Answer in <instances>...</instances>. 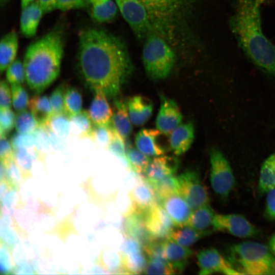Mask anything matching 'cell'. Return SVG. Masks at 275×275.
<instances>
[{
  "mask_svg": "<svg viewBox=\"0 0 275 275\" xmlns=\"http://www.w3.org/2000/svg\"><path fill=\"white\" fill-rule=\"evenodd\" d=\"M76 65L85 84L108 98L115 97L130 75L132 64L127 47L102 29L87 27L78 33Z\"/></svg>",
  "mask_w": 275,
  "mask_h": 275,
  "instance_id": "obj_1",
  "label": "cell"
},
{
  "mask_svg": "<svg viewBox=\"0 0 275 275\" xmlns=\"http://www.w3.org/2000/svg\"><path fill=\"white\" fill-rule=\"evenodd\" d=\"M230 28L249 59L275 78V46L263 33L260 8L254 0H235Z\"/></svg>",
  "mask_w": 275,
  "mask_h": 275,
  "instance_id": "obj_2",
  "label": "cell"
},
{
  "mask_svg": "<svg viewBox=\"0 0 275 275\" xmlns=\"http://www.w3.org/2000/svg\"><path fill=\"white\" fill-rule=\"evenodd\" d=\"M64 49V33L58 27L27 48L23 63L26 81L36 94L42 93L58 77Z\"/></svg>",
  "mask_w": 275,
  "mask_h": 275,
  "instance_id": "obj_3",
  "label": "cell"
},
{
  "mask_svg": "<svg viewBox=\"0 0 275 275\" xmlns=\"http://www.w3.org/2000/svg\"><path fill=\"white\" fill-rule=\"evenodd\" d=\"M227 259L240 274H275V256L262 243L244 241L229 245Z\"/></svg>",
  "mask_w": 275,
  "mask_h": 275,
  "instance_id": "obj_4",
  "label": "cell"
},
{
  "mask_svg": "<svg viewBox=\"0 0 275 275\" xmlns=\"http://www.w3.org/2000/svg\"><path fill=\"white\" fill-rule=\"evenodd\" d=\"M142 58L148 75L154 79H161L170 74L175 54L162 36L152 33L146 39Z\"/></svg>",
  "mask_w": 275,
  "mask_h": 275,
  "instance_id": "obj_5",
  "label": "cell"
},
{
  "mask_svg": "<svg viewBox=\"0 0 275 275\" xmlns=\"http://www.w3.org/2000/svg\"><path fill=\"white\" fill-rule=\"evenodd\" d=\"M210 181L214 193L222 200L228 198L235 184V178L230 164L218 149L210 153Z\"/></svg>",
  "mask_w": 275,
  "mask_h": 275,
  "instance_id": "obj_6",
  "label": "cell"
},
{
  "mask_svg": "<svg viewBox=\"0 0 275 275\" xmlns=\"http://www.w3.org/2000/svg\"><path fill=\"white\" fill-rule=\"evenodd\" d=\"M120 12L136 37L146 39L154 30L148 11L140 0H115Z\"/></svg>",
  "mask_w": 275,
  "mask_h": 275,
  "instance_id": "obj_7",
  "label": "cell"
},
{
  "mask_svg": "<svg viewBox=\"0 0 275 275\" xmlns=\"http://www.w3.org/2000/svg\"><path fill=\"white\" fill-rule=\"evenodd\" d=\"M146 8L154 30L160 35L166 34L168 29L183 0H140Z\"/></svg>",
  "mask_w": 275,
  "mask_h": 275,
  "instance_id": "obj_8",
  "label": "cell"
},
{
  "mask_svg": "<svg viewBox=\"0 0 275 275\" xmlns=\"http://www.w3.org/2000/svg\"><path fill=\"white\" fill-rule=\"evenodd\" d=\"M177 179L178 194L192 210L209 204L208 193L197 172L187 171L179 175Z\"/></svg>",
  "mask_w": 275,
  "mask_h": 275,
  "instance_id": "obj_9",
  "label": "cell"
},
{
  "mask_svg": "<svg viewBox=\"0 0 275 275\" xmlns=\"http://www.w3.org/2000/svg\"><path fill=\"white\" fill-rule=\"evenodd\" d=\"M213 231L227 233L240 238L256 236L259 230L243 215L239 214H216L213 223Z\"/></svg>",
  "mask_w": 275,
  "mask_h": 275,
  "instance_id": "obj_10",
  "label": "cell"
},
{
  "mask_svg": "<svg viewBox=\"0 0 275 275\" xmlns=\"http://www.w3.org/2000/svg\"><path fill=\"white\" fill-rule=\"evenodd\" d=\"M198 264L199 268V274L207 275L214 273H222L225 274H240L214 248L204 249L197 254Z\"/></svg>",
  "mask_w": 275,
  "mask_h": 275,
  "instance_id": "obj_11",
  "label": "cell"
},
{
  "mask_svg": "<svg viewBox=\"0 0 275 275\" xmlns=\"http://www.w3.org/2000/svg\"><path fill=\"white\" fill-rule=\"evenodd\" d=\"M147 230L152 239L164 240L169 238L175 225L162 206L155 204L146 217Z\"/></svg>",
  "mask_w": 275,
  "mask_h": 275,
  "instance_id": "obj_12",
  "label": "cell"
},
{
  "mask_svg": "<svg viewBox=\"0 0 275 275\" xmlns=\"http://www.w3.org/2000/svg\"><path fill=\"white\" fill-rule=\"evenodd\" d=\"M182 115L173 99L160 95V106L156 119V127L165 135L171 132L180 125Z\"/></svg>",
  "mask_w": 275,
  "mask_h": 275,
  "instance_id": "obj_13",
  "label": "cell"
},
{
  "mask_svg": "<svg viewBox=\"0 0 275 275\" xmlns=\"http://www.w3.org/2000/svg\"><path fill=\"white\" fill-rule=\"evenodd\" d=\"M148 211L129 209L125 214L123 224V232L126 237L139 241L143 246L152 240L146 223Z\"/></svg>",
  "mask_w": 275,
  "mask_h": 275,
  "instance_id": "obj_14",
  "label": "cell"
},
{
  "mask_svg": "<svg viewBox=\"0 0 275 275\" xmlns=\"http://www.w3.org/2000/svg\"><path fill=\"white\" fill-rule=\"evenodd\" d=\"M163 253L165 259L176 274L184 271L194 252L187 247L168 239L163 241Z\"/></svg>",
  "mask_w": 275,
  "mask_h": 275,
  "instance_id": "obj_15",
  "label": "cell"
},
{
  "mask_svg": "<svg viewBox=\"0 0 275 275\" xmlns=\"http://www.w3.org/2000/svg\"><path fill=\"white\" fill-rule=\"evenodd\" d=\"M160 201V204L172 218L175 226L187 224L193 210L179 194L168 196Z\"/></svg>",
  "mask_w": 275,
  "mask_h": 275,
  "instance_id": "obj_16",
  "label": "cell"
},
{
  "mask_svg": "<svg viewBox=\"0 0 275 275\" xmlns=\"http://www.w3.org/2000/svg\"><path fill=\"white\" fill-rule=\"evenodd\" d=\"M128 196L131 202L130 208L138 211H148L158 203L156 194L145 179L134 185Z\"/></svg>",
  "mask_w": 275,
  "mask_h": 275,
  "instance_id": "obj_17",
  "label": "cell"
},
{
  "mask_svg": "<svg viewBox=\"0 0 275 275\" xmlns=\"http://www.w3.org/2000/svg\"><path fill=\"white\" fill-rule=\"evenodd\" d=\"M161 133L157 129L141 130L135 136L136 148L149 156L163 155L166 149L159 141Z\"/></svg>",
  "mask_w": 275,
  "mask_h": 275,
  "instance_id": "obj_18",
  "label": "cell"
},
{
  "mask_svg": "<svg viewBox=\"0 0 275 275\" xmlns=\"http://www.w3.org/2000/svg\"><path fill=\"white\" fill-rule=\"evenodd\" d=\"M94 93L95 95L88 111L93 124L98 126H111L113 113L107 97L101 90L96 91Z\"/></svg>",
  "mask_w": 275,
  "mask_h": 275,
  "instance_id": "obj_19",
  "label": "cell"
},
{
  "mask_svg": "<svg viewBox=\"0 0 275 275\" xmlns=\"http://www.w3.org/2000/svg\"><path fill=\"white\" fill-rule=\"evenodd\" d=\"M178 159L171 156L161 155L151 159L145 173V179L159 180L173 175L179 168Z\"/></svg>",
  "mask_w": 275,
  "mask_h": 275,
  "instance_id": "obj_20",
  "label": "cell"
},
{
  "mask_svg": "<svg viewBox=\"0 0 275 275\" xmlns=\"http://www.w3.org/2000/svg\"><path fill=\"white\" fill-rule=\"evenodd\" d=\"M194 126L192 122L180 124L170 134V146L176 155L186 152L190 147L195 136Z\"/></svg>",
  "mask_w": 275,
  "mask_h": 275,
  "instance_id": "obj_21",
  "label": "cell"
},
{
  "mask_svg": "<svg viewBox=\"0 0 275 275\" xmlns=\"http://www.w3.org/2000/svg\"><path fill=\"white\" fill-rule=\"evenodd\" d=\"M44 12L36 0L22 9L20 18L21 34L29 38L34 37Z\"/></svg>",
  "mask_w": 275,
  "mask_h": 275,
  "instance_id": "obj_22",
  "label": "cell"
},
{
  "mask_svg": "<svg viewBox=\"0 0 275 275\" xmlns=\"http://www.w3.org/2000/svg\"><path fill=\"white\" fill-rule=\"evenodd\" d=\"M128 111L132 123L141 126L150 118L153 111V104L147 98L137 95L127 101Z\"/></svg>",
  "mask_w": 275,
  "mask_h": 275,
  "instance_id": "obj_23",
  "label": "cell"
},
{
  "mask_svg": "<svg viewBox=\"0 0 275 275\" xmlns=\"http://www.w3.org/2000/svg\"><path fill=\"white\" fill-rule=\"evenodd\" d=\"M18 48L16 32L12 30L5 35L0 42V72L2 73L15 60Z\"/></svg>",
  "mask_w": 275,
  "mask_h": 275,
  "instance_id": "obj_24",
  "label": "cell"
},
{
  "mask_svg": "<svg viewBox=\"0 0 275 275\" xmlns=\"http://www.w3.org/2000/svg\"><path fill=\"white\" fill-rule=\"evenodd\" d=\"M215 214L209 204L202 206L193 210L187 224L199 231L212 234Z\"/></svg>",
  "mask_w": 275,
  "mask_h": 275,
  "instance_id": "obj_25",
  "label": "cell"
},
{
  "mask_svg": "<svg viewBox=\"0 0 275 275\" xmlns=\"http://www.w3.org/2000/svg\"><path fill=\"white\" fill-rule=\"evenodd\" d=\"M115 109L112 119L113 127L124 139H127L132 132V122L127 107V102L122 100L115 101Z\"/></svg>",
  "mask_w": 275,
  "mask_h": 275,
  "instance_id": "obj_26",
  "label": "cell"
},
{
  "mask_svg": "<svg viewBox=\"0 0 275 275\" xmlns=\"http://www.w3.org/2000/svg\"><path fill=\"white\" fill-rule=\"evenodd\" d=\"M91 16L98 22L113 20L117 13V4L112 0H86Z\"/></svg>",
  "mask_w": 275,
  "mask_h": 275,
  "instance_id": "obj_27",
  "label": "cell"
},
{
  "mask_svg": "<svg viewBox=\"0 0 275 275\" xmlns=\"http://www.w3.org/2000/svg\"><path fill=\"white\" fill-rule=\"evenodd\" d=\"M210 234L211 233L199 231L187 224L175 226L172 230L169 239L182 246L188 247Z\"/></svg>",
  "mask_w": 275,
  "mask_h": 275,
  "instance_id": "obj_28",
  "label": "cell"
},
{
  "mask_svg": "<svg viewBox=\"0 0 275 275\" xmlns=\"http://www.w3.org/2000/svg\"><path fill=\"white\" fill-rule=\"evenodd\" d=\"M38 95L30 99L28 107L40 127H46L52 115V111L47 96Z\"/></svg>",
  "mask_w": 275,
  "mask_h": 275,
  "instance_id": "obj_29",
  "label": "cell"
},
{
  "mask_svg": "<svg viewBox=\"0 0 275 275\" xmlns=\"http://www.w3.org/2000/svg\"><path fill=\"white\" fill-rule=\"evenodd\" d=\"M275 187V152L269 155L261 167L258 194L262 196Z\"/></svg>",
  "mask_w": 275,
  "mask_h": 275,
  "instance_id": "obj_30",
  "label": "cell"
},
{
  "mask_svg": "<svg viewBox=\"0 0 275 275\" xmlns=\"http://www.w3.org/2000/svg\"><path fill=\"white\" fill-rule=\"evenodd\" d=\"M145 180L153 188L160 201L170 195L178 194L179 183L177 177L171 175L159 180L145 178Z\"/></svg>",
  "mask_w": 275,
  "mask_h": 275,
  "instance_id": "obj_31",
  "label": "cell"
},
{
  "mask_svg": "<svg viewBox=\"0 0 275 275\" xmlns=\"http://www.w3.org/2000/svg\"><path fill=\"white\" fill-rule=\"evenodd\" d=\"M82 99L80 91L76 88H66L64 97L65 114L69 118L81 111Z\"/></svg>",
  "mask_w": 275,
  "mask_h": 275,
  "instance_id": "obj_32",
  "label": "cell"
},
{
  "mask_svg": "<svg viewBox=\"0 0 275 275\" xmlns=\"http://www.w3.org/2000/svg\"><path fill=\"white\" fill-rule=\"evenodd\" d=\"M137 148H129L126 151L127 167L134 173L145 174L151 159Z\"/></svg>",
  "mask_w": 275,
  "mask_h": 275,
  "instance_id": "obj_33",
  "label": "cell"
},
{
  "mask_svg": "<svg viewBox=\"0 0 275 275\" xmlns=\"http://www.w3.org/2000/svg\"><path fill=\"white\" fill-rule=\"evenodd\" d=\"M70 126L74 128L75 134L80 138H90L94 124L88 111L82 110L70 118Z\"/></svg>",
  "mask_w": 275,
  "mask_h": 275,
  "instance_id": "obj_34",
  "label": "cell"
},
{
  "mask_svg": "<svg viewBox=\"0 0 275 275\" xmlns=\"http://www.w3.org/2000/svg\"><path fill=\"white\" fill-rule=\"evenodd\" d=\"M121 253L126 274L143 273L148 259L142 252L130 254Z\"/></svg>",
  "mask_w": 275,
  "mask_h": 275,
  "instance_id": "obj_35",
  "label": "cell"
},
{
  "mask_svg": "<svg viewBox=\"0 0 275 275\" xmlns=\"http://www.w3.org/2000/svg\"><path fill=\"white\" fill-rule=\"evenodd\" d=\"M39 127L38 123L31 112L25 110L17 113L15 116V128L17 132L33 134Z\"/></svg>",
  "mask_w": 275,
  "mask_h": 275,
  "instance_id": "obj_36",
  "label": "cell"
},
{
  "mask_svg": "<svg viewBox=\"0 0 275 275\" xmlns=\"http://www.w3.org/2000/svg\"><path fill=\"white\" fill-rule=\"evenodd\" d=\"M46 127L61 138L67 136L70 128V118L65 114L52 115Z\"/></svg>",
  "mask_w": 275,
  "mask_h": 275,
  "instance_id": "obj_37",
  "label": "cell"
},
{
  "mask_svg": "<svg viewBox=\"0 0 275 275\" xmlns=\"http://www.w3.org/2000/svg\"><path fill=\"white\" fill-rule=\"evenodd\" d=\"M114 127L94 125L90 139L99 148L107 149L111 140Z\"/></svg>",
  "mask_w": 275,
  "mask_h": 275,
  "instance_id": "obj_38",
  "label": "cell"
},
{
  "mask_svg": "<svg viewBox=\"0 0 275 275\" xmlns=\"http://www.w3.org/2000/svg\"><path fill=\"white\" fill-rule=\"evenodd\" d=\"M12 104L18 113L26 110L29 99L28 93L21 84H11Z\"/></svg>",
  "mask_w": 275,
  "mask_h": 275,
  "instance_id": "obj_39",
  "label": "cell"
},
{
  "mask_svg": "<svg viewBox=\"0 0 275 275\" xmlns=\"http://www.w3.org/2000/svg\"><path fill=\"white\" fill-rule=\"evenodd\" d=\"M143 272L146 274H174V271L164 259L147 258Z\"/></svg>",
  "mask_w": 275,
  "mask_h": 275,
  "instance_id": "obj_40",
  "label": "cell"
},
{
  "mask_svg": "<svg viewBox=\"0 0 275 275\" xmlns=\"http://www.w3.org/2000/svg\"><path fill=\"white\" fill-rule=\"evenodd\" d=\"M7 81L11 84H22L26 80L23 63L19 59L15 60L6 69Z\"/></svg>",
  "mask_w": 275,
  "mask_h": 275,
  "instance_id": "obj_41",
  "label": "cell"
},
{
  "mask_svg": "<svg viewBox=\"0 0 275 275\" xmlns=\"http://www.w3.org/2000/svg\"><path fill=\"white\" fill-rule=\"evenodd\" d=\"M124 140L114 128L113 135L107 149L111 153L123 160L127 166Z\"/></svg>",
  "mask_w": 275,
  "mask_h": 275,
  "instance_id": "obj_42",
  "label": "cell"
},
{
  "mask_svg": "<svg viewBox=\"0 0 275 275\" xmlns=\"http://www.w3.org/2000/svg\"><path fill=\"white\" fill-rule=\"evenodd\" d=\"M66 87L64 84L58 86L50 95L49 101L52 115L65 114L64 97Z\"/></svg>",
  "mask_w": 275,
  "mask_h": 275,
  "instance_id": "obj_43",
  "label": "cell"
},
{
  "mask_svg": "<svg viewBox=\"0 0 275 275\" xmlns=\"http://www.w3.org/2000/svg\"><path fill=\"white\" fill-rule=\"evenodd\" d=\"M14 150L19 148L32 149L36 145V138L33 134H22L17 132L11 138Z\"/></svg>",
  "mask_w": 275,
  "mask_h": 275,
  "instance_id": "obj_44",
  "label": "cell"
},
{
  "mask_svg": "<svg viewBox=\"0 0 275 275\" xmlns=\"http://www.w3.org/2000/svg\"><path fill=\"white\" fill-rule=\"evenodd\" d=\"M0 109V134L6 136L15 127V116L10 108Z\"/></svg>",
  "mask_w": 275,
  "mask_h": 275,
  "instance_id": "obj_45",
  "label": "cell"
},
{
  "mask_svg": "<svg viewBox=\"0 0 275 275\" xmlns=\"http://www.w3.org/2000/svg\"><path fill=\"white\" fill-rule=\"evenodd\" d=\"M14 160L22 171L29 172L31 170L32 156L27 149L19 148L15 150Z\"/></svg>",
  "mask_w": 275,
  "mask_h": 275,
  "instance_id": "obj_46",
  "label": "cell"
},
{
  "mask_svg": "<svg viewBox=\"0 0 275 275\" xmlns=\"http://www.w3.org/2000/svg\"><path fill=\"white\" fill-rule=\"evenodd\" d=\"M0 156L4 164L14 160V150L5 135L1 136Z\"/></svg>",
  "mask_w": 275,
  "mask_h": 275,
  "instance_id": "obj_47",
  "label": "cell"
},
{
  "mask_svg": "<svg viewBox=\"0 0 275 275\" xmlns=\"http://www.w3.org/2000/svg\"><path fill=\"white\" fill-rule=\"evenodd\" d=\"M11 90L6 81L2 80L0 84V109L11 108Z\"/></svg>",
  "mask_w": 275,
  "mask_h": 275,
  "instance_id": "obj_48",
  "label": "cell"
},
{
  "mask_svg": "<svg viewBox=\"0 0 275 275\" xmlns=\"http://www.w3.org/2000/svg\"><path fill=\"white\" fill-rule=\"evenodd\" d=\"M86 0H57V9L65 12L86 7Z\"/></svg>",
  "mask_w": 275,
  "mask_h": 275,
  "instance_id": "obj_49",
  "label": "cell"
},
{
  "mask_svg": "<svg viewBox=\"0 0 275 275\" xmlns=\"http://www.w3.org/2000/svg\"><path fill=\"white\" fill-rule=\"evenodd\" d=\"M265 214L269 219L275 221V187L266 193Z\"/></svg>",
  "mask_w": 275,
  "mask_h": 275,
  "instance_id": "obj_50",
  "label": "cell"
},
{
  "mask_svg": "<svg viewBox=\"0 0 275 275\" xmlns=\"http://www.w3.org/2000/svg\"><path fill=\"white\" fill-rule=\"evenodd\" d=\"M143 246L139 241L131 238H126L123 244L122 253L130 254L142 252Z\"/></svg>",
  "mask_w": 275,
  "mask_h": 275,
  "instance_id": "obj_51",
  "label": "cell"
},
{
  "mask_svg": "<svg viewBox=\"0 0 275 275\" xmlns=\"http://www.w3.org/2000/svg\"><path fill=\"white\" fill-rule=\"evenodd\" d=\"M44 13L57 9V0H37Z\"/></svg>",
  "mask_w": 275,
  "mask_h": 275,
  "instance_id": "obj_52",
  "label": "cell"
},
{
  "mask_svg": "<svg viewBox=\"0 0 275 275\" xmlns=\"http://www.w3.org/2000/svg\"><path fill=\"white\" fill-rule=\"evenodd\" d=\"M268 247L271 253L275 256V233L270 237Z\"/></svg>",
  "mask_w": 275,
  "mask_h": 275,
  "instance_id": "obj_53",
  "label": "cell"
},
{
  "mask_svg": "<svg viewBox=\"0 0 275 275\" xmlns=\"http://www.w3.org/2000/svg\"><path fill=\"white\" fill-rule=\"evenodd\" d=\"M36 0H20L21 9L26 7Z\"/></svg>",
  "mask_w": 275,
  "mask_h": 275,
  "instance_id": "obj_54",
  "label": "cell"
},
{
  "mask_svg": "<svg viewBox=\"0 0 275 275\" xmlns=\"http://www.w3.org/2000/svg\"><path fill=\"white\" fill-rule=\"evenodd\" d=\"M255 6L256 7L260 8V6L264 4L267 0H254Z\"/></svg>",
  "mask_w": 275,
  "mask_h": 275,
  "instance_id": "obj_55",
  "label": "cell"
},
{
  "mask_svg": "<svg viewBox=\"0 0 275 275\" xmlns=\"http://www.w3.org/2000/svg\"><path fill=\"white\" fill-rule=\"evenodd\" d=\"M8 1V0H0L1 6L5 5L7 3Z\"/></svg>",
  "mask_w": 275,
  "mask_h": 275,
  "instance_id": "obj_56",
  "label": "cell"
}]
</instances>
